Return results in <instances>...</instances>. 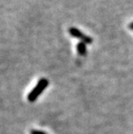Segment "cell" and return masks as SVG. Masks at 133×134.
<instances>
[{
  "mask_svg": "<svg viewBox=\"0 0 133 134\" xmlns=\"http://www.w3.org/2000/svg\"><path fill=\"white\" fill-rule=\"evenodd\" d=\"M30 134H46L45 132H42V131H38V130H31L30 131Z\"/></svg>",
  "mask_w": 133,
  "mask_h": 134,
  "instance_id": "4",
  "label": "cell"
},
{
  "mask_svg": "<svg viewBox=\"0 0 133 134\" xmlns=\"http://www.w3.org/2000/svg\"><path fill=\"white\" fill-rule=\"evenodd\" d=\"M129 29L133 30V23H131V24H129Z\"/></svg>",
  "mask_w": 133,
  "mask_h": 134,
  "instance_id": "5",
  "label": "cell"
},
{
  "mask_svg": "<svg viewBox=\"0 0 133 134\" xmlns=\"http://www.w3.org/2000/svg\"><path fill=\"white\" fill-rule=\"evenodd\" d=\"M68 32L73 37L80 39L82 42H84V43H86H86L87 44L92 43V38L90 37V36H88L85 35L83 32H81V31L80 30H78L77 28H74V27L69 28Z\"/></svg>",
  "mask_w": 133,
  "mask_h": 134,
  "instance_id": "2",
  "label": "cell"
},
{
  "mask_svg": "<svg viewBox=\"0 0 133 134\" xmlns=\"http://www.w3.org/2000/svg\"><path fill=\"white\" fill-rule=\"evenodd\" d=\"M49 81H48L46 78H42L38 81L37 84L36 85L35 87L30 91V93L27 96V99L30 102H34L38 99V97L40 96L41 93L44 92V90L46 89L47 87L49 86Z\"/></svg>",
  "mask_w": 133,
  "mask_h": 134,
  "instance_id": "1",
  "label": "cell"
},
{
  "mask_svg": "<svg viewBox=\"0 0 133 134\" xmlns=\"http://www.w3.org/2000/svg\"><path fill=\"white\" fill-rule=\"evenodd\" d=\"M76 49H77V52L79 53L80 55L85 56L86 55V43H84V42H78L77 45H76Z\"/></svg>",
  "mask_w": 133,
  "mask_h": 134,
  "instance_id": "3",
  "label": "cell"
}]
</instances>
